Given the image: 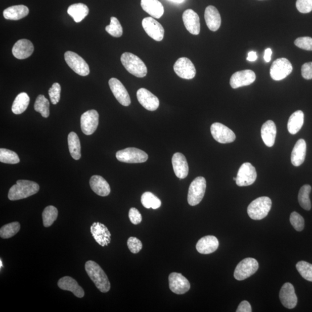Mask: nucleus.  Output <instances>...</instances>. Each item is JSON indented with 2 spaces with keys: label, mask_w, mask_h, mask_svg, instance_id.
I'll return each instance as SVG.
<instances>
[{
  "label": "nucleus",
  "mask_w": 312,
  "mask_h": 312,
  "mask_svg": "<svg viewBox=\"0 0 312 312\" xmlns=\"http://www.w3.org/2000/svg\"><path fill=\"white\" fill-rule=\"evenodd\" d=\"M85 270L101 292L107 293L110 290L111 283L107 275L97 263L91 260L87 261L85 264Z\"/></svg>",
  "instance_id": "nucleus-1"
},
{
  "label": "nucleus",
  "mask_w": 312,
  "mask_h": 312,
  "mask_svg": "<svg viewBox=\"0 0 312 312\" xmlns=\"http://www.w3.org/2000/svg\"><path fill=\"white\" fill-rule=\"evenodd\" d=\"M39 186L34 182L27 180H19L16 184L12 186L8 193V198L11 201L24 199L37 193Z\"/></svg>",
  "instance_id": "nucleus-2"
},
{
  "label": "nucleus",
  "mask_w": 312,
  "mask_h": 312,
  "mask_svg": "<svg viewBox=\"0 0 312 312\" xmlns=\"http://www.w3.org/2000/svg\"><path fill=\"white\" fill-rule=\"evenodd\" d=\"M121 62L128 72L138 78H144L147 75L148 69L143 61L131 53H124L121 56Z\"/></svg>",
  "instance_id": "nucleus-3"
},
{
  "label": "nucleus",
  "mask_w": 312,
  "mask_h": 312,
  "mask_svg": "<svg viewBox=\"0 0 312 312\" xmlns=\"http://www.w3.org/2000/svg\"><path fill=\"white\" fill-rule=\"evenodd\" d=\"M272 206V201L268 197L257 198L249 204L248 208L249 216L254 220H260L264 218Z\"/></svg>",
  "instance_id": "nucleus-4"
},
{
  "label": "nucleus",
  "mask_w": 312,
  "mask_h": 312,
  "mask_svg": "<svg viewBox=\"0 0 312 312\" xmlns=\"http://www.w3.org/2000/svg\"><path fill=\"white\" fill-rule=\"evenodd\" d=\"M206 188V182L204 177L196 178L190 184L188 201L190 205L196 206L199 204L203 199Z\"/></svg>",
  "instance_id": "nucleus-5"
},
{
  "label": "nucleus",
  "mask_w": 312,
  "mask_h": 312,
  "mask_svg": "<svg viewBox=\"0 0 312 312\" xmlns=\"http://www.w3.org/2000/svg\"><path fill=\"white\" fill-rule=\"evenodd\" d=\"M117 159L125 163H143L148 159L147 153L136 148L121 150L116 154Z\"/></svg>",
  "instance_id": "nucleus-6"
},
{
  "label": "nucleus",
  "mask_w": 312,
  "mask_h": 312,
  "mask_svg": "<svg viewBox=\"0 0 312 312\" xmlns=\"http://www.w3.org/2000/svg\"><path fill=\"white\" fill-rule=\"evenodd\" d=\"M258 263L256 259L246 258L237 265L234 272V278L238 281H244L257 272Z\"/></svg>",
  "instance_id": "nucleus-7"
},
{
  "label": "nucleus",
  "mask_w": 312,
  "mask_h": 312,
  "mask_svg": "<svg viewBox=\"0 0 312 312\" xmlns=\"http://www.w3.org/2000/svg\"><path fill=\"white\" fill-rule=\"evenodd\" d=\"M65 60L68 66L77 74L80 76H87L90 73V69L85 60L75 53L67 51L64 54Z\"/></svg>",
  "instance_id": "nucleus-8"
},
{
  "label": "nucleus",
  "mask_w": 312,
  "mask_h": 312,
  "mask_svg": "<svg viewBox=\"0 0 312 312\" xmlns=\"http://www.w3.org/2000/svg\"><path fill=\"white\" fill-rule=\"evenodd\" d=\"M293 71L292 64L286 58H279L275 61L270 69L271 78L274 80L284 79Z\"/></svg>",
  "instance_id": "nucleus-9"
},
{
  "label": "nucleus",
  "mask_w": 312,
  "mask_h": 312,
  "mask_svg": "<svg viewBox=\"0 0 312 312\" xmlns=\"http://www.w3.org/2000/svg\"><path fill=\"white\" fill-rule=\"evenodd\" d=\"M257 172L256 168L250 163H245L241 165L237 173L236 184L238 186L252 185L256 181Z\"/></svg>",
  "instance_id": "nucleus-10"
},
{
  "label": "nucleus",
  "mask_w": 312,
  "mask_h": 312,
  "mask_svg": "<svg viewBox=\"0 0 312 312\" xmlns=\"http://www.w3.org/2000/svg\"><path fill=\"white\" fill-rule=\"evenodd\" d=\"M210 131L213 139L220 144L232 143L236 139V136L232 129L220 123L212 124Z\"/></svg>",
  "instance_id": "nucleus-11"
},
{
  "label": "nucleus",
  "mask_w": 312,
  "mask_h": 312,
  "mask_svg": "<svg viewBox=\"0 0 312 312\" xmlns=\"http://www.w3.org/2000/svg\"><path fill=\"white\" fill-rule=\"evenodd\" d=\"M99 123V113L94 109L83 113L80 117V127L82 132L87 136L94 133Z\"/></svg>",
  "instance_id": "nucleus-12"
},
{
  "label": "nucleus",
  "mask_w": 312,
  "mask_h": 312,
  "mask_svg": "<svg viewBox=\"0 0 312 312\" xmlns=\"http://www.w3.org/2000/svg\"><path fill=\"white\" fill-rule=\"evenodd\" d=\"M174 71L180 78L192 79L195 77L196 70L192 61L186 58L178 59L173 66Z\"/></svg>",
  "instance_id": "nucleus-13"
},
{
  "label": "nucleus",
  "mask_w": 312,
  "mask_h": 312,
  "mask_svg": "<svg viewBox=\"0 0 312 312\" xmlns=\"http://www.w3.org/2000/svg\"><path fill=\"white\" fill-rule=\"evenodd\" d=\"M143 27L147 34L156 41H161L164 35L163 26L152 17L145 18L143 19Z\"/></svg>",
  "instance_id": "nucleus-14"
},
{
  "label": "nucleus",
  "mask_w": 312,
  "mask_h": 312,
  "mask_svg": "<svg viewBox=\"0 0 312 312\" xmlns=\"http://www.w3.org/2000/svg\"><path fill=\"white\" fill-rule=\"evenodd\" d=\"M109 85L113 95L120 104L125 107H128L130 105V97L126 88L119 80L112 78L109 80Z\"/></svg>",
  "instance_id": "nucleus-15"
},
{
  "label": "nucleus",
  "mask_w": 312,
  "mask_h": 312,
  "mask_svg": "<svg viewBox=\"0 0 312 312\" xmlns=\"http://www.w3.org/2000/svg\"><path fill=\"white\" fill-rule=\"evenodd\" d=\"M168 280L170 290L176 294H184L190 289L189 281L181 274L171 273L169 275Z\"/></svg>",
  "instance_id": "nucleus-16"
},
{
  "label": "nucleus",
  "mask_w": 312,
  "mask_h": 312,
  "mask_svg": "<svg viewBox=\"0 0 312 312\" xmlns=\"http://www.w3.org/2000/svg\"><path fill=\"white\" fill-rule=\"evenodd\" d=\"M137 99L142 106L150 111H155L159 107L160 101L157 97L147 89L141 88L137 93Z\"/></svg>",
  "instance_id": "nucleus-17"
},
{
  "label": "nucleus",
  "mask_w": 312,
  "mask_h": 312,
  "mask_svg": "<svg viewBox=\"0 0 312 312\" xmlns=\"http://www.w3.org/2000/svg\"><path fill=\"white\" fill-rule=\"evenodd\" d=\"M254 72L250 70L238 71L231 77L230 85L233 88L248 86L256 80Z\"/></svg>",
  "instance_id": "nucleus-18"
},
{
  "label": "nucleus",
  "mask_w": 312,
  "mask_h": 312,
  "mask_svg": "<svg viewBox=\"0 0 312 312\" xmlns=\"http://www.w3.org/2000/svg\"><path fill=\"white\" fill-rule=\"evenodd\" d=\"M91 232L93 238L103 247L108 246L111 241V234L104 225L95 222L91 227Z\"/></svg>",
  "instance_id": "nucleus-19"
},
{
  "label": "nucleus",
  "mask_w": 312,
  "mask_h": 312,
  "mask_svg": "<svg viewBox=\"0 0 312 312\" xmlns=\"http://www.w3.org/2000/svg\"><path fill=\"white\" fill-rule=\"evenodd\" d=\"M279 298L282 305L287 309H293L297 304L298 299L293 285L286 283L282 287Z\"/></svg>",
  "instance_id": "nucleus-20"
},
{
  "label": "nucleus",
  "mask_w": 312,
  "mask_h": 312,
  "mask_svg": "<svg viewBox=\"0 0 312 312\" xmlns=\"http://www.w3.org/2000/svg\"><path fill=\"white\" fill-rule=\"evenodd\" d=\"M34 50L33 44L30 40L22 39L15 43L12 51L16 59L22 60L29 58Z\"/></svg>",
  "instance_id": "nucleus-21"
},
{
  "label": "nucleus",
  "mask_w": 312,
  "mask_h": 312,
  "mask_svg": "<svg viewBox=\"0 0 312 312\" xmlns=\"http://www.w3.org/2000/svg\"><path fill=\"white\" fill-rule=\"evenodd\" d=\"M186 29L190 33L198 35L200 32L199 16L191 9L186 10L182 16Z\"/></svg>",
  "instance_id": "nucleus-22"
},
{
  "label": "nucleus",
  "mask_w": 312,
  "mask_h": 312,
  "mask_svg": "<svg viewBox=\"0 0 312 312\" xmlns=\"http://www.w3.org/2000/svg\"><path fill=\"white\" fill-rule=\"evenodd\" d=\"M172 163L174 172L180 179H185L189 173V165L185 156L181 153L174 154Z\"/></svg>",
  "instance_id": "nucleus-23"
},
{
  "label": "nucleus",
  "mask_w": 312,
  "mask_h": 312,
  "mask_svg": "<svg viewBox=\"0 0 312 312\" xmlns=\"http://www.w3.org/2000/svg\"><path fill=\"white\" fill-rule=\"evenodd\" d=\"M219 242L216 237L208 236L202 237L198 241L196 249L198 252L203 254L212 253L218 249Z\"/></svg>",
  "instance_id": "nucleus-24"
},
{
  "label": "nucleus",
  "mask_w": 312,
  "mask_h": 312,
  "mask_svg": "<svg viewBox=\"0 0 312 312\" xmlns=\"http://www.w3.org/2000/svg\"><path fill=\"white\" fill-rule=\"evenodd\" d=\"M58 285L62 290L71 291L76 297L81 298L84 297V291L82 287L71 277H64L61 278L58 282Z\"/></svg>",
  "instance_id": "nucleus-25"
},
{
  "label": "nucleus",
  "mask_w": 312,
  "mask_h": 312,
  "mask_svg": "<svg viewBox=\"0 0 312 312\" xmlns=\"http://www.w3.org/2000/svg\"><path fill=\"white\" fill-rule=\"evenodd\" d=\"M205 19L209 29L212 31H216L221 26V19L219 12L217 8L212 6L206 8L205 11Z\"/></svg>",
  "instance_id": "nucleus-26"
},
{
  "label": "nucleus",
  "mask_w": 312,
  "mask_h": 312,
  "mask_svg": "<svg viewBox=\"0 0 312 312\" xmlns=\"http://www.w3.org/2000/svg\"><path fill=\"white\" fill-rule=\"evenodd\" d=\"M261 137L268 147H273L276 139L277 129L273 120L266 121L261 128Z\"/></svg>",
  "instance_id": "nucleus-27"
},
{
  "label": "nucleus",
  "mask_w": 312,
  "mask_h": 312,
  "mask_svg": "<svg viewBox=\"0 0 312 312\" xmlns=\"http://www.w3.org/2000/svg\"><path fill=\"white\" fill-rule=\"evenodd\" d=\"M90 186L93 191L100 196L106 197L111 193L110 186L102 176H93L91 178Z\"/></svg>",
  "instance_id": "nucleus-28"
},
{
  "label": "nucleus",
  "mask_w": 312,
  "mask_h": 312,
  "mask_svg": "<svg viewBox=\"0 0 312 312\" xmlns=\"http://www.w3.org/2000/svg\"><path fill=\"white\" fill-rule=\"evenodd\" d=\"M141 6L152 18L159 19L164 14V7L158 0H141Z\"/></svg>",
  "instance_id": "nucleus-29"
},
{
  "label": "nucleus",
  "mask_w": 312,
  "mask_h": 312,
  "mask_svg": "<svg viewBox=\"0 0 312 312\" xmlns=\"http://www.w3.org/2000/svg\"><path fill=\"white\" fill-rule=\"evenodd\" d=\"M306 144L304 140H299L295 144L291 153V163L295 167H298L304 162L306 156Z\"/></svg>",
  "instance_id": "nucleus-30"
},
{
  "label": "nucleus",
  "mask_w": 312,
  "mask_h": 312,
  "mask_svg": "<svg viewBox=\"0 0 312 312\" xmlns=\"http://www.w3.org/2000/svg\"><path fill=\"white\" fill-rule=\"evenodd\" d=\"M29 14L28 7L23 6H14L8 7L4 11V17L7 20H18L25 18Z\"/></svg>",
  "instance_id": "nucleus-31"
},
{
  "label": "nucleus",
  "mask_w": 312,
  "mask_h": 312,
  "mask_svg": "<svg viewBox=\"0 0 312 312\" xmlns=\"http://www.w3.org/2000/svg\"><path fill=\"white\" fill-rule=\"evenodd\" d=\"M89 9L86 5L82 3L72 4L68 7L67 13L74 19L76 23H79L86 17Z\"/></svg>",
  "instance_id": "nucleus-32"
},
{
  "label": "nucleus",
  "mask_w": 312,
  "mask_h": 312,
  "mask_svg": "<svg viewBox=\"0 0 312 312\" xmlns=\"http://www.w3.org/2000/svg\"><path fill=\"white\" fill-rule=\"evenodd\" d=\"M304 122V113L299 110L291 115L287 124V129L291 135H296L300 130Z\"/></svg>",
  "instance_id": "nucleus-33"
},
{
  "label": "nucleus",
  "mask_w": 312,
  "mask_h": 312,
  "mask_svg": "<svg viewBox=\"0 0 312 312\" xmlns=\"http://www.w3.org/2000/svg\"><path fill=\"white\" fill-rule=\"evenodd\" d=\"M30 97L26 93H20L16 96L12 107V111L16 115L21 114L29 105Z\"/></svg>",
  "instance_id": "nucleus-34"
},
{
  "label": "nucleus",
  "mask_w": 312,
  "mask_h": 312,
  "mask_svg": "<svg viewBox=\"0 0 312 312\" xmlns=\"http://www.w3.org/2000/svg\"><path fill=\"white\" fill-rule=\"evenodd\" d=\"M69 151L73 159L78 160L81 157L80 143L78 135L74 132H71L68 137Z\"/></svg>",
  "instance_id": "nucleus-35"
},
{
  "label": "nucleus",
  "mask_w": 312,
  "mask_h": 312,
  "mask_svg": "<svg viewBox=\"0 0 312 312\" xmlns=\"http://www.w3.org/2000/svg\"><path fill=\"white\" fill-rule=\"evenodd\" d=\"M311 188L309 185H305L299 190L298 194V202L303 209L310 210L311 208L309 195Z\"/></svg>",
  "instance_id": "nucleus-36"
},
{
  "label": "nucleus",
  "mask_w": 312,
  "mask_h": 312,
  "mask_svg": "<svg viewBox=\"0 0 312 312\" xmlns=\"http://www.w3.org/2000/svg\"><path fill=\"white\" fill-rule=\"evenodd\" d=\"M142 204L147 209H157L161 205V201L159 198L151 192H145L141 197Z\"/></svg>",
  "instance_id": "nucleus-37"
},
{
  "label": "nucleus",
  "mask_w": 312,
  "mask_h": 312,
  "mask_svg": "<svg viewBox=\"0 0 312 312\" xmlns=\"http://www.w3.org/2000/svg\"><path fill=\"white\" fill-rule=\"evenodd\" d=\"M58 216V210L54 206H48L42 213L43 225L46 228L51 226Z\"/></svg>",
  "instance_id": "nucleus-38"
},
{
  "label": "nucleus",
  "mask_w": 312,
  "mask_h": 312,
  "mask_svg": "<svg viewBox=\"0 0 312 312\" xmlns=\"http://www.w3.org/2000/svg\"><path fill=\"white\" fill-rule=\"evenodd\" d=\"M35 111L39 112L44 118L50 116V102L43 95H39L34 104Z\"/></svg>",
  "instance_id": "nucleus-39"
},
{
  "label": "nucleus",
  "mask_w": 312,
  "mask_h": 312,
  "mask_svg": "<svg viewBox=\"0 0 312 312\" xmlns=\"http://www.w3.org/2000/svg\"><path fill=\"white\" fill-rule=\"evenodd\" d=\"M20 229L19 222H12L4 225L0 229V237L3 239H8L15 236Z\"/></svg>",
  "instance_id": "nucleus-40"
},
{
  "label": "nucleus",
  "mask_w": 312,
  "mask_h": 312,
  "mask_svg": "<svg viewBox=\"0 0 312 312\" xmlns=\"http://www.w3.org/2000/svg\"><path fill=\"white\" fill-rule=\"evenodd\" d=\"M0 161L3 163L15 164L19 163L20 159L15 152L9 149L1 148L0 149Z\"/></svg>",
  "instance_id": "nucleus-41"
},
{
  "label": "nucleus",
  "mask_w": 312,
  "mask_h": 312,
  "mask_svg": "<svg viewBox=\"0 0 312 312\" xmlns=\"http://www.w3.org/2000/svg\"><path fill=\"white\" fill-rule=\"evenodd\" d=\"M105 30L108 34L114 37H120L123 35V28L119 20L115 17L111 18V23L105 27Z\"/></svg>",
  "instance_id": "nucleus-42"
},
{
  "label": "nucleus",
  "mask_w": 312,
  "mask_h": 312,
  "mask_svg": "<svg viewBox=\"0 0 312 312\" xmlns=\"http://www.w3.org/2000/svg\"><path fill=\"white\" fill-rule=\"evenodd\" d=\"M299 274L305 280L312 282V264L304 261H299L296 265Z\"/></svg>",
  "instance_id": "nucleus-43"
},
{
  "label": "nucleus",
  "mask_w": 312,
  "mask_h": 312,
  "mask_svg": "<svg viewBox=\"0 0 312 312\" xmlns=\"http://www.w3.org/2000/svg\"><path fill=\"white\" fill-rule=\"evenodd\" d=\"M290 221L291 225L297 232H302L304 229L305 221L302 216L296 212L291 213Z\"/></svg>",
  "instance_id": "nucleus-44"
},
{
  "label": "nucleus",
  "mask_w": 312,
  "mask_h": 312,
  "mask_svg": "<svg viewBox=\"0 0 312 312\" xmlns=\"http://www.w3.org/2000/svg\"><path fill=\"white\" fill-rule=\"evenodd\" d=\"M48 93L52 103L54 105L58 104L60 99L61 86L60 84L59 83H54Z\"/></svg>",
  "instance_id": "nucleus-45"
},
{
  "label": "nucleus",
  "mask_w": 312,
  "mask_h": 312,
  "mask_svg": "<svg viewBox=\"0 0 312 312\" xmlns=\"http://www.w3.org/2000/svg\"><path fill=\"white\" fill-rule=\"evenodd\" d=\"M127 246L129 250L133 254L139 253L143 249V244L139 239L136 237H129L127 241Z\"/></svg>",
  "instance_id": "nucleus-46"
},
{
  "label": "nucleus",
  "mask_w": 312,
  "mask_h": 312,
  "mask_svg": "<svg viewBox=\"0 0 312 312\" xmlns=\"http://www.w3.org/2000/svg\"><path fill=\"white\" fill-rule=\"evenodd\" d=\"M295 46L306 51H312V38L309 36H303L295 39Z\"/></svg>",
  "instance_id": "nucleus-47"
},
{
  "label": "nucleus",
  "mask_w": 312,
  "mask_h": 312,
  "mask_svg": "<svg viewBox=\"0 0 312 312\" xmlns=\"http://www.w3.org/2000/svg\"><path fill=\"white\" fill-rule=\"evenodd\" d=\"M296 7L301 13H309L312 11V0H297Z\"/></svg>",
  "instance_id": "nucleus-48"
},
{
  "label": "nucleus",
  "mask_w": 312,
  "mask_h": 312,
  "mask_svg": "<svg viewBox=\"0 0 312 312\" xmlns=\"http://www.w3.org/2000/svg\"><path fill=\"white\" fill-rule=\"evenodd\" d=\"M128 216L129 220L133 225H139L143 220V217H142L141 213L139 210L135 208H131L129 209Z\"/></svg>",
  "instance_id": "nucleus-49"
},
{
  "label": "nucleus",
  "mask_w": 312,
  "mask_h": 312,
  "mask_svg": "<svg viewBox=\"0 0 312 312\" xmlns=\"http://www.w3.org/2000/svg\"><path fill=\"white\" fill-rule=\"evenodd\" d=\"M302 76L307 80L312 79V62L306 63L303 65L301 68Z\"/></svg>",
  "instance_id": "nucleus-50"
},
{
  "label": "nucleus",
  "mask_w": 312,
  "mask_h": 312,
  "mask_svg": "<svg viewBox=\"0 0 312 312\" xmlns=\"http://www.w3.org/2000/svg\"><path fill=\"white\" fill-rule=\"evenodd\" d=\"M237 312H251L252 311V307L249 302L243 301L239 305L236 310Z\"/></svg>",
  "instance_id": "nucleus-51"
},
{
  "label": "nucleus",
  "mask_w": 312,
  "mask_h": 312,
  "mask_svg": "<svg viewBox=\"0 0 312 312\" xmlns=\"http://www.w3.org/2000/svg\"><path fill=\"white\" fill-rule=\"evenodd\" d=\"M273 51L270 48L266 49L264 52V59L265 62L269 63L271 60V56H272Z\"/></svg>",
  "instance_id": "nucleus-52"
},
{
  "label": "nucleus",
  "mask_w": 312,
  "mask_h": 312,
  "mask_svg": "<svg viewBox=\"0 0 312 312\" xmlns=\"http://www.w3.org/2000/svg\"><path fill=\"white\" fill-rule=\"evenodd\" d=\"M247 60L249 61V62H255L257 59V55L256 52L251 51L249 52L248 58H247Z\"/></svg>",
  "instance_id": "nucleus-53"
},
{
  "label": "nucleus",
  "mask_w": 312,
  "mask_h": 312,
  "mask_svg": "<svg viewBox=\"0 0 312 312\" xmlns=\"http://www.w3.org/2000/svg\"><path fill=\"white\" fill-rule=\"evenodd\" d=\"M170 1H171L172 2L177 3H181L184 2V0H170Z\"/></svg>",
  "instance_id": "nucleus-54"
},
{
  "label": "nucleus",
  "mask_w": 312,
  "mask_h": 312,
  "mask_svg": "<svg viewBox=\"0 0 312 312\" xmlns=\"http://www.w3.org/2000/svg\"><path fill=\"white\" fill-rule=\"evenodd\" d=\"M0 264H0V265H1V269H2V266H3V262H2V260H0Z\"/></svg>",
  "instance_id": "nucleus-55"
},
{
  "label": "nucleus",
  "mask_w": 312,
  "mask_h": 312,
  "mask_svg": "<svg viewBox=\"0 0 312 312\" xmlns=\"http://www.w3.org/2000/svg\"><path fill=\"white\" fill-rule=\"evenodd\" d=\"M234 181H236L237 180V177H234Z\"/></svg>",
  "instance_id": "nucleus-56"
}]
</instances>
